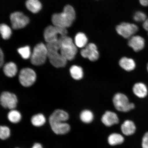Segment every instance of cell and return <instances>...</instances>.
Masks as SVG:
<instances>
[{
    "mask_svg": "<svg viewBox=\"0 0 148 148\" xmlns=\"http://www.w3.org/2000/svg\"><path fill=\"white\" fill-rule=\"evenodd\" d=\"M69 114L64 111L55 110L50 116L49 122L52 130L57 134H67L70 130V127L67 123H64L69 119Z\"/></svg>",
    "mask_w": 148,
    "mask_h": 148,
    "instance_id": "1",
    "label": "cell"
},
{
    "mask_svg": "<svg viewBox=\"0 0 148 148\" xmlns=\"http://www.w3.org/2000/svg\"><path fill=\"white\" fill-rule=\"evenodd\" d=\"M75 18V12L73 7L69 5L64 7L63 12L55 14L52 16L53 25L66 29L71 26Z\"/></svg>",
    "mask_w": 148,
    "mask_h": 148,
    "instance_id": "2",
    "label": "cell"
},
{
    "mask_svg": "<svg viewBox=\"0 0 148 148\" xmlns=\"http://www.w3.org/2000/svg\"><path fill=\"white\" fill-rule=\"evenodd\" d=\"M48 58L51 64L57 68L64 67L67 63V60L59 53L61 45L60 40L47 43Z\"/></svg>",
    "mask_w": 148,
    "mask_h": 148,
    "instance_id": "3",
    "label": "cell"
},
{
    "mask_svg": "<svg viewBox=\"0 0 148 148\" xmlns=\"http://www.w3.org/2000/svg\"><path fill=\"white\" fill-rule=\"evenodd\" d=\"M61 47L60 53L67 60H72L77 53V48L72 39L67 36H61L59 38Z\"/></svg>",
    "mask_w": 148,
    "mask_h": 148,
    "instance_id": "4",
    "label": "cell"
},
{
    "mask_svg": "<svg viewBox=\"0 0 148 148\" xmlns=\"http://www.w3.org/2000/svg\"><path fill=\"white\" fill-rule=\"evenodd\" d=\"M48 58V50L46 45L42 43L37 44L34 48L31 57V63L35 66L44 64Z\"/></svg>",
    "mask_w": 148,
    "mask_h": 148,
    "instance_id": "5",
    "label": "cell"
},
{
    "mask_svg": "<svg viewBox=\"0 0 148 148\" xmlns=\"http://www.w3.org/2000/svg\"><path fill=\"white\" fill-rule=\"evenodd\" d=\"M113 103L115 108L119 112H127L134 108V103H130L125 94L117 93L114 95Z\"/></svg>",
    "mask_w": 148,
    "mask_h": 148,
    "instance_id": "6",
    "label": "cell"
},
{
    "mask_svg": "<svg viewBox=\"0 0 148 148\" xmlns=\"http://www.w3.org/2000/svg\"><path fill=\"white\" fill-rule=\"evenodd\" d=\"M67 31L66 29L56 26H49L46 27L44 32V37L47 43H49L58 40V36H66Z\"/></svg>",
    "mask_w": 148,
    "mask_h": 148,
    "instance_id": "7",
    "label": "cell"
},
{
    "mask_svg": "<svg viewBox=\"0 0 148 148\" xmlns=\"http://www.w3.org/2000/svg\"><path fill=\"white\" fill-rule=\"evenodd\" d=\"M36 77V74L34 70L31 68H25L20 72L19 81L23 86L29 87L34 84Z\"/></svg>",
    "mask_w": 148,
    "mask_h": 148,
    "instance_id": "8",
    "label": "cell"
},
{
    "mask_svg": "<svg viewBox=\"0 0 148 148\" xmlns=\"http://www.w3.org/2000/svg\"><path fill=\"white\" fill-rule=\"evenodd\" d=\"M116 30L124 38H129L137 32L138 27L134 24L123 23L116 27Z\"/></svg>",
    "mask_w": 148,
    "mask_h": 148,
    "instance_id": "9",
    "label": "cell"
},
{
    "mask_svg": "<svg viewBox=\"0 0 148 148\" xmlns=\"http://www.w3.org/2000/svg\"><path fill=\"white\" fill-rule=\"evenodd\" d=\"M10 19L12 28L18 29L25 27L29 22V19L22 12H16L11 14Z\"/></svg>",
    "mask_w": 148,
    "mask_h": 148,
    "instance_id": "10",
    "label": "cell"
},
{
    "mask_svg": "<svg viewBox=\"0 0 148 148\" xmlns=\"http://www.w3.org/2000/svg\"><path fill=\"white\" fill-rule=\"evenodd\" d=\"M0 101L2 106L10 110L16 108L18 102L16 95L8 92H4L1 93Z\"/></svg>",
    "mask_w": 148,
    "mask_h": 148,
    "instance_id": "11",
    "label": "cell"
},
{
    "mask_svg": "<svg viewBox=\"0 0 148 148\" xmlns=\"http://www.w3.org/2000/svg\"><path fill=\"white\" fill-rule=\"evenodd\" d=\"M81 54L83 58H88L92 62L97 61L99 57L97 46L92 43L87 45L84 49L81 51Z\"/></svg>",
    "mask_w": 148,
    "mask_h": 148,
    "instance_id": "12",
    "label": "cell"
},
{
    "mask_svg": "<svg viewBox=\"0 0 148 148\" xmlns=\"http://www.w3.org/2000/svg\"><path fill=\"white\" fill-rule=\"evenodd\" d=\"M101 121L106 126L111 127L119 123V120L115 113L108 111L102 116Z\"/></svg>",
    "mask_w": 148,
    "mask_h": 148,
    "instance_id": "13",
    "label": "cell"
},
{
    "mask_svg": "<svg viewBox=\"0 0 148 148\" xmlns=\"http://www.w3.org/2000/svg\"><path fill=\"white\" fill-rule=\"evenodd\" d=\"M128 44L134 51L138 52L143 49L145 46V40L140 36H132L129 38Z\"/></svg>",
    "mask_w": 148,
    "mask_h": 148,
    "instance_id": "14",
    "label": "cell"
},
{
    "mask_svg": "<svg viewBox=\"0 0 148 148\" xmlns=\"http://www.w3.org/2000/svg\"><path fill=\"white\" fill-rule=\"evenodd\" d=\"M121 128L122 132L127 136L134 134L136 129L134 122L130 120H125L121 125Z\"/></svg>",
    "mask_w": 148,
    "mask_h": 148,
    "instance_id": "15",
    "label": "cell"
},
{
    "mask_svg": "<svg viewBox=\"0 0 148 148\" xmlns=\"http://www.w3.org/2000/svg\"><path fill=\"white\" fill-rule=\"evenodd\" d=\"M133 91L137 97L143 98L147 96V89L146 85L142 83H138L134 85Z\"/></svg>",
    "mask_w": 148,
    "mask_h": 148,
    "instance_id": "16",
    "label": "cell"
},
{
    "mask_svg": "<svg viewBox=\"0 0 148 148\" xmlns=\"http://www.w3.org/2000/svg\"><path fill=\"white\" fill-rule=\"evenodd\" d=\"M119 65L125 71H130L135 69L136 64L134 60L132 59L124 57L120 59Z\"/></svg>",
    "mask_w": 148,
    "mask_h": 148,
    "instance_id": "17",
    "label": "cell"
},
{
    "mask_svg": "<svg viewBox=\"0 0 148 148\" xmlns=\"http://www.w3.org/2000/svg\"><path fill=\"white\" fill-rule=\"evenodd\" d=\"M3 72L5 75L9 77H13L16 75L17 72V68L14 62L7 63L3 68Z\"/></svg>",
    "mask_w": 148,
    "mask_h": 148,
    "instance_id": "18",
    "label": "cell"
},
{
    "mask_svg": "<svg viewBox=\"0 0 148 148\" xmlns=\"http://www.w3.org/2000/svg\"><path fill=\"white\" fill-rule=\"evenodd\" d=\"M27 8L33 13H36L41 10L42 4L38 0H27L26 2Z\"/></svg>",
    "mask_w": 148,
    "mask_h": 148,
    "instance_id": "19",
    "label": "cell"
},
{
    "mask_svg": "<svg viewBox=\"0 0 148 148\" xmlns=\"http://www.w3.org/2000/svg\"><path fill=\"white\" fill-rule=\"evenodd\" d=\"M70 72L72 77L75 80H80L83 78V70L80 66L77 65L72 66L70 68Z\"/></svg>",
    "mask_w": 148,
    "mask_h": 148,
    "instance_id": "20",
    "label": "cell"
},
{
    "mask_svg": "<svg viewBox=\"0 0 148 148\" xmlns=\"http://www.w3.org/2000/svg\"><path fill=\"white\" fill-rule=\"evenodd\" d=\"M108 141L110 145H116L123 143L124 141V138L121 135L114 133L109 136Z\"/></svg>",
    "mask_w": 148,
    "mask_h": 148,
    "instance_id": "21",
    "label": "cell"
},
{
    "mask_svg": "<svg viewBox=\"0 0 148 148\" xmlns=\"http://www.w3.org/2000/svg\"><path fill=\"white\" fill-rule=\"evenodd\" d=\"M88 41V38L84 33H79L76 35L75 38V43L77 47L79 48L86 47L87 45Z\"/></svg>",
    "mask_w": 148,
    "mask_h": 148,
    "instance_id": "22",
    "label": "cell"
},
{
    "mask_svg": "<svg viewBox=\"0 0 148 148\" xmlns=\"http://www.w3.org/2000/svg\"><path fill=\"white\" fill-rule=\"evenodd\" d=\"M80 119L83 123H91L94 119V115L90 110H83L80 114Z\"/></svg>",
    "mask_w": 148,
    "mask_h": 148,
    "instance_id": "23",
    "label": "cell"
},
{
    "mask_svg": "<svg viewBox=\"0 0 148 148\" xmlns=\"http://www.w3.org/2000/svg\"><path fill=\"white\" fill-rule=\"evenodd\" d=\"M31 121L32 125L35 126L40 127L45 123L46 119L43 114H40L33 116Z\"/></svg>",
    "mask_w": 148,
    "mask_h": 148,
    "instance_id": "24",
    "label": "cell"
},
{
    "mask_svg": "<svg viewBox=\"0 0 148 148\" xmlns=\"http://www.w3.org/2000/svg\"><path fill=\"white\" fill-rule=\"evenodd\" d=\"M9 121L13 123H17L20 121L21 116L20 113L16 110H12L9 112L8 115Z\"/></svg>",
    "mask_w": 148,
    "mask_h": 148,
    "instance_id": "25",
    "label": "cell"
},
{
    "mask_svg": "<svg viewBox=\"0 0 148 148\" xmlns=\"http://www.w3.org/2000/svg\"><path fill=\"white\" fill-rule=\"evenodd\" d=\"M0 31L2 37L4 40L8 39L12 34V30L10 27L4 24H1Z\"/></svg>",
    "mask_w": 148,
    "mask_h": 148,
    "instance_id": "26",
    "label": "cell"
},
{
    "mask_svg": "<svg viewBox=\"0 0 148 148\" xmlns=\"http://www.w3.org/2000/svg\"><path fill=\"white\" fill-rule=\"evenodd\" d=\"M18 52L24 59H28L31 56L30 48L28 46L21 47L18 50Z\"/></svg>",
    "mask_w": 148,
    "mask_h": 148,
    "instance_id": "27",
    "label": "cell"
},
{
    "mask_svg": "<svg viewBox=\"0 0 148 148\" xmlns=\"http://www.w3.org/2000/svg\"><path fill=\"white\" fill-rule=\"evenodd\" d=\"M10 136V130L8 127L1 126L0 127V138L4 140L8 138Z\"/></svg>",
    "mask_w": 148,
    "mask_h": 148,
    "instance_id": "28",
    "label": "cell"
},
{
    "mask_svg": "<svg viewBox=\"0 0 148 148\" xmlns=\"http://www.w3.org/2000/svg\"><path fill=\"white\" fill-rule=\"evenodd\" d=\"M135 21L137 22H145L147 20V16L144 12H137L134 16Z\"/></svg>",
    "mask_w": 148,
    "mask_h": 148,
    "instance_id": "29",
    "label": "cell"
},
{
    "mask_svg": "<svg viewBox=\"0 0 148 148\" xmlns=\"http://www.w3.org/2000/svg\"><path fill=\"white\" fill-rule=\"evenodd\" d=\"M142 148H148V132L144 134L142 141Z\"/></svg>",
    "mask_w": 148,
    "mask_h": 148,
    "instance_id": "30",
    "label": "cell"
},
{
    "mask_svg": "<svg viewBox=\"0 0 148 148\" xmlns=\"http://www.w3.org/2000/svg\"><path fill=\"white\" fill-rule=\"evenodd\" d=\"M4 63V54L1 49L0 50V66H2Z\"/></svg>",
    "mask_w": 148,
    "mask_h": 148,
    "instance_id": "31",
    "label": "cell"
},
{
    "mask_svg": "<svg viewBox=\"0 0 148 148\" xmlns=\"http://www.w3.org/2000/svg\"><path fill=\"white\" fill-rule=\"evenodd\" d=\"M140 3L144 6H148V0H139Z\"/></svg>",
    "mask_w": 148,
    "mask_h": 148,
    "instance_id": "32",
    "label": "cell"
},
{
    "mask_svg": "<svg viewBox=\"0 0 148 148\" xmlns=\"http://www.w3.org/2000/svg\"><path fill=\"white\" fill-rule=\"evenodd\" d=\"M143 26L145 30L148 31V18L144 22Z\"/></svg>",
    "mask_w": 148,
    "mask_h": 148,
    "instance_id": "33",
    "label": "cell"
},
{
    "mask_svg": "<svg viewBox=\"0 0 148 148\" xmlns=\"http://www.w3.org/2000/svg\"><path fill=\"white\" fill-rule=\"evenodd\" d=\"M32 148H43L42 147V146L41 144L38 143H36L34 144V146H33Z\"/></svg>",
    "mask_w": 148,
    "mask_h": 148,
    "instance_id": "34",
    "label": "cell"
},
{
    "mask_svg": "<svg viewBox=\"0 0 148 148\" xmlns=\"http://www.w3.org/2000/svg\"><path fill=\"white\" fill-rule=\"evenodd\" d=\"M147 69L148 71V64H147Z\"/></svg>",
    "mask_w": 148,
    "mask_h": 148,
    "instance_id": "35",
    "label": "cell"
}]
</instances>
